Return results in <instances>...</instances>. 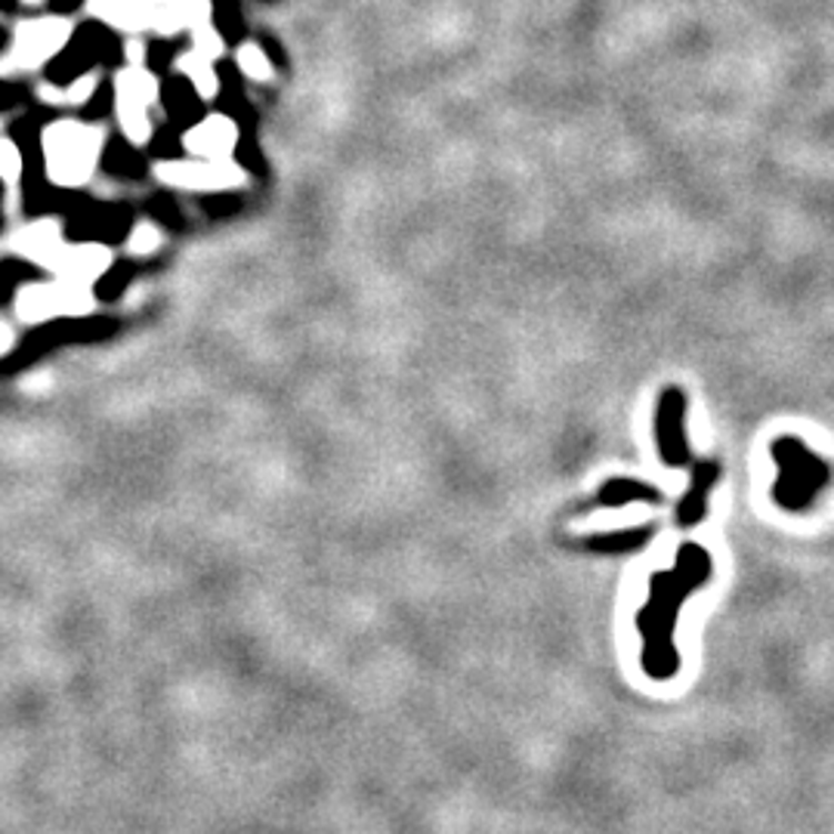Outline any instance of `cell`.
I'll list each match as a JSON object with an SVG mask.
<instances>
[{
    "mask_svg": "<svg viewBox=\"0 0 834 834\" xmlns=\"http://www.w3.org/2000/svg\"><path fill=\"white\" fill-rule=\"evenodd\" d=\"M90 307V300L81 291V284H43V288H29L19 294V312L22 319L38 322L43 315L53 312H81Z\"/></svg>",
    "mask_w": 834,
    "mask_h": 834,
    "instance_id": "cell-9",
    "label": "cell"
},
{
    "mask_svg": "<svg viewBox=\"0 0 834 834\" xmlns=\"http://www.w3.org/2000/svg\"><path fill=\"white\" fill-rule=\"evenodd\" d=\"M0 71H3V66H0Z\"/></svg>",
    "mask_w": 834,
    "mask_h": 834,
    "instance_id": "cell-26",
    "label": "cell"
},
{
    "mask_svg": "<svg viewBox=\"0 0 834 834\" xmlns=\"http://www.w3.org/2000/svg\"><path fill=\"white\" fill-rule=\"evenodd\" d=\"M177 69L183 71L185 78L192 81V87L199 90V97L211 100L213 93H217V74H213L211 59L201 57L199 50H192V53H185V57L177 59Z\"/></svg>",
    "mask_w": 834,
    "mask_h": 834,
    "instance_id": "cell-16",
    "label": "cell"
},
{
    "mask_svg": "<svg viewBox=\"0 0 834 834\" xmlns=\"http://www.w3.org/2000/svg\"><path fill=\"white\" fill-rule=\"evenodd\" d=\"M43 161L57 185H84L100 164L105 133L81 121H57L43 130Z\"/></svg>",
    "mask_w": 834,
    "mask_h": 834,
    "instance_id": "cell-3",
    "label": "cell"
},
{
    "mask_svg": "<svg viewBox=\"0 0 834 834\" xmlns=\"http://www.w3.org/2000/svg\"><path fill=\"white\" fill-rule=\"evenodd\" d=\"M711 556L695 541H686L677 551L674 569L655 572L650 579V603L636 612V631L643 636V671L652 680L677 674L680 652L674 643L680 606L711 581Z\"/></svg>",
    "mask_w": 834,
    "mask_h": 834,
    "instance_id": "cell-1",
    "label": "cell"
},
{
    "mask_svg": "<svg viewBox=\"0 0 834 834\" xmlns=\"http://www.w3.org/2000/svg\"><path fill=\"white\" fill-rule=\"evenodd\" d=\"M161 183L180 185V189H232L244 180L232 161H161L155 164Z\"/></svg>",
    "mask_w": 834,
    "mask_h": 834,
    "instance_id": "cell-8",
    "label": "cell"
},
{
    "mask_svg": "<svg viewBox=\"0 0 834 834\" xmlns=\"http://www.w3.org/2000/svg\"><path fill=\"white\" fill-rule=\"evenodd\" d=\"M652 525H643V529H627V532H609V535H591L584 537V544L591 551L600 553H627L636 551V547H646V541L652 537Z\"/></svg>",
    "mask_w": 834,
    "mask_h": 834,
    "instance_id": "cell-15",
    "label": "cell"
},
{
    "mask_svg": "<svg viewBox=\"0 0 834 834\" xmlns=\"http://www.w3.org/2000/svg\"><path fill=\"white\" fill-rule=\"evenodd\" d=\"M662 504V492L650 485V482L631 480V476H615V480L603 482V489L596 492L591 501V508H627V504Z\"/></svg>",
    "mask_w": 834,
    "mask_h": 834,
    "instance_id": "cell-14",
    "label": "cell"
},
{
    "mask_svg": "<svg viewBox=\"0 0 834 834\" xmlns=\"http://www.w3.org/2000/svg\"><path fill=\"white\" fill-rule=\"evenodd\" d=\"M192 34H195V50H199L201 57L217 59L220 53H223V38L211 29V22H201V26H195Z\"/></svg>",
    "mask_w": 834,
    "mask_h": 834,
    "instance_id": "cell-20",
    "label": "cell"
},
{
    "mask_svg": "<svg viewBox=\"0 0 834 834\" xmlns=\"http://www.w3.org/2000/svg\"><path fill=\"white\" fill-rule=\"evenodd\" d=\"M128 248H130V254H140V257L155 254L158 248H161V232H158L152 223H140V227L133 229Z\"/></svg>",
    "mask_w": 834,
    "mask_h": 834,
    "instance_id": "cell-19",
    "label": "cell"
},
{
    "mask_svg": "<svg viewBox=\"0 0 834 834\" xmlns=\"http://www.w3.org/2000/svg\"><path fill=\"white\" fill-rule=\"evenodd\" d=\"M114 97H118V121H121V130L128 133L130 142L152 140V105L158 102V81L142 69V66H128V69L118 71V81H114Z\"/></svg>",
    "mask_w": 834,
    "mask_h": 834,
    "instance_id": "cell-5",
    "label": "cell"
},
{
    "mask_svg": "<svg viewBox=\"0 0 834 834\" xmlns=\"http://www.w3.org/2000/svg\"><path fill=\"white\" fill-rule=\"evenodd\" d=\"M22 177V155L16 149L13 140H0V180L13 189Z\"/></svg>",
    "mask_w": 834,
    "mask_h": 834,
    "instance_id": "cell-18",
    "label": "cell"
},
{
    "mask_svg": "<svg viewBox=\"0 0 834 834\" xmlns=\"http://www.w3.org/2000/svg\"><path fill=\"white\" fill-rule=\"evenodd\" d=\"M93 90H97V74L90 71L84 78H78L69 90H62V102H69V105H84V102L93 97Z\"/></svg>",
    "mask_w": 834,
    "mask_h": 834,
    "instance_id": "cell-21",
    "label": "cell"
},
{
    "mask_svg": "<svg viewBox=\"0 0 834 834\" xmlns=\"http://www.w3.org/2000/svg\"><path fill=\"white\" fill-rule=\"evenodd\" d=\"M773 458L778 464V480L773 495H776L782 508L804 510L813 498L820 495L822 485L832 480L828 464L810 452L801 439H776L773 442Z\"/></svg>",
    "mask_w": 834,
    "mask_h": 834,
    "instance_id": "cell-4",
    "label": "cell"
},
{
    "mask_svg": "<svg viewBox=\"0 0 834 834\" xmlns=\"http://www.w3.org/2000/svg\"><path fill=\"white\" fill-rule=\"evenodd\" d=\"M239 66L244 74H251L254 81H269L272 78V66H269V59L263 57V50L254 47V43H244L239 47Z\"/></svg>",
    "mask_w": 834,
    "mask_h": 834,
    "instance_id": "cell-17",
    "label": "cell"
},
{
    "mask_svg": "<svg viewBox=\"0 0 834 834\" xmlns=\"http://www.w3.org/2000/svg\"><path fill=\"white\" fill-rule=\"evenodd\" d=\"M26 3H41V0H26Z\"/></svg>",
    "mask_w": 834,
    "mask_h": 834,
    "instance_id": "cell-25",
    "label": "cell"
},
{
    "mask_svg": "<svg viewBox=\"0 0 834 834\" xmlns=\"http://www.w3.org/2000/svg\"><path fill=\"white\" fill-rule=\"evenodd\" d=\"M239 140V128L232 124V118L227 114H208L201 124L189 130L183 137V145L195 158L204 161H229L232 149Z\"/></svg>",
    "mask_w": 834,
    "mask_h": 834,
    "instance_id": "cell-10",
    "label": "cell"
},
{
    "mask_svg": "<svg viewBox=\"0 0 834 834\" xmlns=\"http://www.w3.org/2000/svg\"><path fill=\"white\" fill-rule=\"evenodd\" d=\"M62 229H59V220H38L31 227L19 229L13 235V251L22 257H31L38 263H47L53 267L57 257L62 254Z\"/></svg>",
    "mask_w": 834,
    "mask_h": 834,
    "instance_id": "cell-12",
    "label": "cell"
},
{
    "mask_svg": "<svg viewBox=\"0 0 834 834\" xmlns=\"http://www.w3.org/2000/svg\"><path fill=\"white\" fill-rule=\"evenodd\" d=\"M128 57H130V66H142V47H140V43H137V41L130 43Z\"/></svg>",
    "mask_w": 834,
    "mask_h": 834,
    "instance_id": "cell-23",
    "label": "cell"
},
{
    "mask_svg": "<svg viewBox=\"0 0 834 834\" xmlns=\"http://www.w3.org/2000/svg\"><path fill=\"white\" fill-rule=\"evenodd\" d=\"M38 97H41L43 102H50V105H59V102H62V90H57V87H47V84H43L41 90H38Z\"/></svg>",
    "mask_w": 834,
    "mask_h": 834,
    "instance_id": "cell-22",
    "label": "cell"
},
{
    "mask_svg": "<svg viewBox=\"0 0 834 834\" xmlns=\"http://www.w3.org/2000/svg\"><path fill=\"white\" fill-rule=\"evenodd\" d=\"M71 38V22L59 16L47 19H26L16 26L13 53L10 62L16 69H41L47 59H53Z\"/></svg>",
    "mask_w": 834,
    "mask_h": 834,
    "instance_id": "cell-6",
    "label": "cell"
},
{
    "mask_svg": "<svg viewBox=\"0 0 834 834\" xmlns=\"http://www.w3.org/2000/svg\"><path fill=\"white\" fill-rule=\"evenodd\" d=\"M109 260H112V254L102 244H78V248H62V254L57 257L53 267L59 269V275L66 282L87 284L105 272Z\"/></svg>",
    "mask_w": 834,
    "mask_h": 834,
    "instance_id": "cell-13",
    "label": "cell"
},
{
    "mask_svg": "<svg viewBox=\"0 0 834 834\" xmlns=\"http://www.w3.org/2000/svg\"><path fill=\"white\" fill-rule=\"evenodd\" d=\"M721 480V464L717 461H693L690 464V489L680 498L677 504V523L683 529L699 525L707 513V495Z\"/></svg>",
    "mask_w": 834,
    "mask_h": 834,
    "instance_id": "cell-11",
    "label": "cell"
},
{
    "mask_svg": "<svg viewBox=\"0 0 834 834\" xmlns=\"http://www.w3.org/2000/svg\"><path fill=\"white\" fill-rule=\"evenodd\" d=\"M90 13L121 31L177 34L211 22V0H90Z\"/></svg>",
    "mask_w": 834,
    "mask_h": 834,
    "instance_id": "cell-2",
    "label": "cell"
},
{
    "mask_svg": "<svg viewBox=\"0 0 834 834\" xmlns=\"http://www.w3.org/2000/svg\"><path fill=\"white\" fill-rule=\"evenodd\" d=\"M7 343H10V334H7V328H0V350H7Z\"/></svg>",
    "mask_w": 834,
    "mask_h": 834,
    "instance_id": "cell-24",
    "label": "cell"
},
{
    "mask_svg": "<svg viewBox=\"0 0 834 834\" xmlns=\"http://www.w3.org/2000/svg\"><path fill=\"white\" fill-rule=\"evenodd\" d=\"M683 414H686L683 390L667 386L659 399V411H655V442H659V454L667 468H690L695 461L693 449L686 445Z\"/></svg>",
    "mask_w": 834,
    "mask_h": 834,
    "instance_id": "cell-7",
    "label": "cell"
}]
</instances>
